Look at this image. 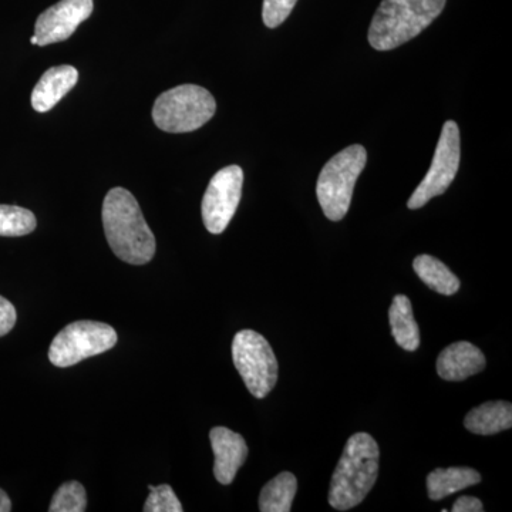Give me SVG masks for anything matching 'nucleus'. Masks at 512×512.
<instances>
[{
    "label": "nucleus",
    "instance_id": "obj_11",
    "mask_svg": "<svg viewBox=\"0 0 512 512\" xmlns=\"http://www.w3.org/2000/svg\"><path fill=\"white\" fill-rule=\"evenodd\" d=\"M214 451V476L222 485L231 484L239 468L244 466L248 456V446L244 437L227 427H214L210 433Z\"/></svg>",
    "mask_w": 512,
    "mask_h": 512
},
{
    "label": "nucleus",
    "instance_id": "obj_16",
    "mask_svg": "<svg viewBox=\"0 0 512 512\" xmlns=\"http://www.w3.org/2000/svg\"><path fill=\"white\" fill-rule=\"evenodd\" d=\"M390 328L397 345L414 352L420 346V330L414 319L412 302L406 295L394 296L389 311Z\"/></svg>",
    "mask_w": 512,
    "mask_h": 512
},
{
    "label": "nucleus",
    "instance_id": "obj_7",
    "mask_svg": "<svg viewBox=\"0 0 512 512\" xmlns=\"http://www.w3.org/2000/svg\"><path fill=\"white\" fill-rule=\"evenodd\" d=\"M119 336L107 323L79 320L57 333L49 349V359L57 367L77 365L116 346Z\"/></svg>",
    "mask_w": 512,
    "mask_h": 512
},
{
    "label": "nucleus",
    "instance_id": "obj_15",
    "mask_svg": "<svg viewBox=\"0 0 512 512\" xmlns=\"http://www.w3.org/2000/svg\"><path fill=\"white\" fill-rule=\"evenodd\" d=\"M480 481V473L470 467L437 468L427 477V493L431 500L439 501Z\"/></svg>",
    "mask_w": 512,
    "mask_h": 512
},
{
    "label": "nucleus",
    "instance_id": "obj_13",
    "mask_svg": "<svg viewBox=\"0 0 512 512\" xmlns=\"http://www.w3.org/2000/svg\"><path fill=\"white\" fill-rule=\"evenodd\" d=\"M79 72L73 66H56L47 70L32 93V107L37 113L52 110L76 86Z\"/></svg>",
    "mask_w": 512,
    "mask_h": 512
},
{
    "label": "nucleus",
    "instance_id": "obj_14",
    "mask_svg": "<svg viewBox=\"0 0 512 512\" xmlns=\"http://www.w3.org/2000/svg\"><path fill=\"white\" fill-rule=\"evenodd\" d=\"M464 426L473 434L493 436L512 426V406L508 402H487L471 410L464 419Z\"/></svg>",
    "mask_w": 512,
    "mask_h": 512
},
{
    "label": "nucleus",
    "instance_id": "obj_8",
    "mask_svg": "<svg viewBox=\"0 0 512 512\" xmlns=\"http://www.w3.org/2000/svg\"><path fill=\"white\" fill-rule=\"evenodd\" d=\"M460 157V130L456 121H446L429 171L407 202L409 210H419L434 197L447 191L458 173Z\"/></svg>",
    "mask_w": 512,
    "mask_h": 512
},
{
    "label": "nucleus",
    "instance_id": "obj_2",
    "mask_svg": "<svg viewBox=\"0 0 512 512\" xmlns=\"http://www.w3.org/2000/svg\"><path fill=\"white\" fill-rule=\"evenodd\" d=\"M379 464L380 451L375 439L367 433L353 434L333 473L330 507L348 511L362 503L376 484Z\"/></svg>",
    "mask_w": 512,
    "mask_h": 512
},
{
    "label": "nucleus",
    "instance_id": "obj_18",
    "mask_svg": "<svg viewBox=\"0 0 512 512\" xmlns=\"http://www.w3.org/2000/svg\"><path fill=\"white\" fill-rule=\"evenodd\" d=\"M298 490V481L292 473L284 471L272 478L259 495V510L262 512H289Z\"/></svg>",
    "mask_w": 512,
    "mask_h": 512
},
{
    "label": "nucleus",
    "instance_id": "obj_19",
    "mask_svg": "<svg viewBox=\"0 0 512 512\" xmlns=\"http://www.w3.org/2000/svg\"><path fill=\"white\" fill-rule=\"evenodd\" d=\"M35 214L16 205H0V237H23L35 231Z\"/></svg>",
    "mask_w": 512,
    "mask_h": 512
},
{
    "label": "nucleus",
    "instance_id": "obj_6",
    "mask_svg": "<svg viewBox=\"0 0 512 512\" xmlns=\"http://www.w3.org/2000/svg\"><path fill=\"white\" fill-rule=\"evenodd\" d=\"M232 359L256 399H264L278 380V360L271 345L255 330H241L232 342Z\"/></svg>",
    "mask_w": 512,
    "mask_h": 512
},
{
    "label": "nucleus",
    "instance_id": "obj_5",
    "mask_svg": "<svg viewBox=\"0 0 512 512\" xmlns=\"http://www.w3.org/2000/svg\"><path fill=\"white\" fill-rule=\"evenodd\" d=\"M217 103L204 87L183 84L158 96L153 120L167 133H191L214 117Z\"/></svg>",
    "mask_w": 512,
    "mask_h": 512
},
{
    "label": "nucleus",
    "instance_id": "obj_25",
    "mask_svg": "<svg viewBox=\"0 0 512 512\" xmlns=\"http://www.w3.org/2000/svg\"><path fill=\"white\" fill-rule=\"evenodd\" d=\"M12 511V503H10V498L5 491L0 488V512H9Z\"/></svg>",
    "mask_w": 512,
    "mask_h": 512
},
{
    "label": "nucleus",
    "instance_id": "obj_20",
    "mask_svg": "<svg viewBox=\"0 0 512 512\" xmlns=\"http://www.w3.org/2000/svg\"><path fill=\"white\" fill-rule=\"evenodd\" d=\"M87 495L82 484L67 481L60 485L50 503V512H84L86 511Z\"/></svg>",
    "mask_w": 512,
    "mask_h": 512
},
{
    "label": "nucleus",
    "instance_id": "obj_22",
    "mask_svg": "<svg viewBox=\"0 0 512 512\" xmlns=\"http://www.w3.org/2000/svg\"><path fill=\"white\" fill-rule=\"evenodd\" d=\"M298 0H264L262 19L268 28L275 29L291 15Z\"/></svg>",
    "mask_w": 512,
    "mask_h": 512
},
{
    "label": "nucleus",
    "instance_id": "obj_21",
    "mask_svg": "<svg viewBox=\"0 0 512 512\" xmlns=\"http://www.w3.org/2000/svg\"><path fill=\"white\" fill-rule=\"evenodd\" d=\"M148 495L143 511L146 512H183L184 508L175 495L173 488L168 484H161L158 487L150 485Z\"/></svg>",
    "mask_w": 512,
    "mask_h": 512
},
{
    "label": "nucleus",
    "instance_id": "obj_9",
    "mask_svg": "<svg viewBox=\"0 0 512 512\" xmlns=\"http://www.w3.org/2000/svg\"><path fill=\"white\" fill-rule=\"evenodd\" d=\"M244 171L239 165H228L212 177L202 198V221L211 234L227 229L241 201Z\"/></svg>",
    "mask_w": 512,
    "mask_h": 512
},
{
    "label": "nucleus",
    "instance_id": "obj_4",
    "mask_svg": "<svg viewBox=\"0 0 512 512\" xmlns=\"http://www.w3.org/2000/svg\"><path fill=\"white\" fill-rule=\"evenodd\" d=\"M366 163V148L355 144L330 158L320 171L316 195L328 220L338 222L348 214L356 181Z\"/></svg>",
    "mask_w": 512,
    "mask_h": 512
},
{
    "label": "nucleus",
    "instance_id": "obj_24",
    "mask_svg": "<svg viewBox=\"0 0 512 512\" xmlns=\"http://www.w3.org/2000/svg\"><path fill=\"white\" fill-rule=\"evenodd\" d=\"M453 512H483L484 505L480 500L476 497H460L454 503L453 508H451Z\"/></svg>",
    "mask_w": 512,
    "mask_h": 512
},
{
    "label": "nucleus",
    "instance_id": "obj_3",
    "mask_svg": "<svg viewBox=\"0 0 512 512\" xmlns=\"http://www.w3.org/2000/svg\"><path fill=\"white\" fill-rule=\"evenodd\" d=\"M446 0H382L369 29V43L379 52L396 49L429 28Z\"/></svg>",
    "mask_w": 512,
    "mask_h": 512
},
{
    "label": "nucleus",
    "instance_id": "obj_23",
    "mask_svg": "<svg viewBox=\"0 0 512 512\" xmlns=\"http://www.w3.org/2000/svg\"><path fill=\"white\" fill-rule=\"evenodd\" d=\"M18 313H16L15 306L8 299L0 296V338L8 335L10 330L15 328Z\"/></svg>",
    "mask_w": 512,
    "mask_h": 512
},
{
    "label": "nucleus",
    "instance_id": "obj_12",
    "mask_svg": "<svg viewBox=\"0 0 512 512\" xmlns=\"http://www.w3.org/2000/svg\"><path fill=\"white\" fill-rule=\"evenodd\" d=\"M485 356L470 342H457L447 346L437 357V373L447 382H463L483 372Z\"/></svg>",
    "mask_w": 512,
    "mask_h": 512
},
{
    "label": "nucleus",
    "instance_id": "obj_1",
    "mask_svg": "<svg viewBox=\"0 0 512 512\" xmlns=\"http://www.w3.org/2000/svg\"><path fill=\"white\" fill-rule=\"evenodd\" d=\"M103 227L111 251L131 265L148 264L156 254V238L134 195L113 188L103 202Z\"/></svg>",
    "mask_w": 512,
    "mask_h": 512
},
{
    "label": "nucleus",
    "instance_id": "obj_10",
    "mask_svg": "<svg viewBox=\"0 0 512 512\" xmlns=\"http://www.w3.org/2000/svg\"><path fill=\"white\" fill-rule=\"evenodd\" d=\"M92 13L93 0H60L37 18V46L53 45L69 39Z\"/></svg>",
    "mask_w": 512,
    "mask_h": 512
},
{
    "label": "nucleus",
    "instance_id": "obj_17",
    "mask_svg": "<svg viewBox=\"0 0 512 512\" xmlns=\"http://www.w3.org/2000/svg\"><path fill=\"white\" fill-rule=\"evenodd\" d=\"M413 268L424 284L441 295H454L460 289V279L434 256H417L414 259Z\"/></svg>",
    "mask_w": 512,
    "mask_h": 512
},
{
    "label": "nucleus",
    "instance_id": "obj_26",
    "mask_svg": "<svg viewBox=\"0 0 512 512\" xmlns=\"http://www.w3.org/2000/svg\"><path fill=\"white\" fill-rule=\"evenodd\" d=\"M30 43H32V45H37V39H36L35 35H33L32 39H30Z\"/></svg>",
    "mask_w": 512,
    "mask_h": 512
}]
</instances>
